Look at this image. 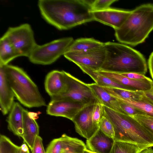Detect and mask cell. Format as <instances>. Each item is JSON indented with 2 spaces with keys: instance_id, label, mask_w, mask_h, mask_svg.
Listing matches in <instances>:
<instances>
[{
  "instance_id": "cell-1",
  "label": "cell",
  "mask_w": 153,
  "mask_h": 153,
  "mask_svg": "<svg viewBox=\"0 0 153 153\" xmlns=\"http://www.w3.org/2000/svg\"><path fill=\"white\" fill-rule=\"evenodd\" d=\"M38 5L45 21L59 30L94 21L90 0H39Z\"/></svg>"
},
{
  "instance_id": "cell-2",
  "label": "cell",
  "mask_w": 153,
  "mask_h": 153,
  "mask_svg": "<svg viewBox=\"0 0 153 153\" xmlns=\"http://www.w3.org/2000/svg\"><path fill=\"white\" fill-rule=\"evenodd\" d=\"M106 55L101 69L117 73L145 75L147 71L146 59L139 51L121 43L105 42Z\"/></svg>"
},
{
  "instance_id": "cell-3",
  "label": "cell",
  "mask_w": 153,
  "mask_h": 153,
  "mask_svg": "<svg viewBox=\"0 0 153 153\" xmlns=\"http://www.w3.org/2000/svg\"><path fill=\"white\" fill-rule=\"evenodd\" d=\"M153 30V4L140 5L130 14L115 36L120 43L135 46L143 42Z\"/></svg>"
},
{
  "instance_id": "cell-4",
  "label": "cell",
  "mask_w": 153,
  "mask_h": 153,
  "mask_svg": "<svg viewBox=\"0 0 153 153\" xmlns=\"http://www.w3.org/2000/svg\"><path fill=\"white\" fill-rule=\"evenodd\" d=\"M103 112L113 126L115 140L147 147L153 146V135L132 117L103 105Z\"/></svg>"
},
{
  "instance_id": "cell-5",
  "label": "cell",
  "mask_w": 153,
  "mask_h": 153,
  "mask_svg": "<svg viewBox=\"0 0 153 153\" xmlns=\"http://www.w3.org/2000/svg\"><path fill=\"white\" fill-rule=\"evenodd\" d=\"M4 68L15 97L21 104L29 108L46 106L37 86L23 69L9 65Z\"/></svg>"
},
{
  "instance_id": "cell-6",
  "label": "cell",
  "mask_w": 153,
  "mask_h": 153,
  "mask_svg": "<svg viewBox=\"0 0 153 153\" xmlns=\"http://www.w3.org/2000/svg\"><path fill=\"white\" fill-rule=\"evenodd\" d=\"M74 41L73 37H68L37 44L28 57L29 60L36 64H51L64 55Z\"/></svg>"
},
{
  "instance_id": "cell-7",
  "label": "cell",
  "mask_w": 153,
  "mask_h": 153,
  "mask_svg": "<svg viewBox=\"0 0 153 153\" xmlns=\"http://www.w3.org/2000/svg\"><path fill=\"white\" fill-rule=\"evenodd\" d=\"M63 71L67 85L66 89L62 94L51 97V101L68 100L78 102L85 105L100 102L88 84L67 72Z\"/></svg>"
},
{
  "instance_id": "cell-8",
  "label": "cell",
  "mask_w": 153,
  "mask_h": 153,
  "mask_svg": "<svg viewBox=\"0 0 153 153\" xmlns=\"http://www.w3.org/2000/svg\"><path fill=\"white\" fill-rule=\"evenodd\" d=\"M3 35L12 43L20 56L28 57L37 44L33 30L28 23L10 27Z\"/></svg>"
},
{
  "instance_id": "cell-9",
  "label": "cell",
  "mask_w": 153,
  "mask_h": 153,
  "mask_svg": "<svg viewBox=\"0 0 153 153\" xmlns=\"http://www.w3.org/2000/svg\"><path fill=\"white\" fill-rule=\"evenodd\" d=\"M104 46L91 50L66 52L63 55L77 66H82L97 70L101 68L105 59Z\"/></svg>"
},
{
  "instance_id": "cell-10",
  "label": "cell",
  "mask_w": 153,
  "mask_h": 153,
  "mask_svg": "<svg viewBox=\"0 0 153 153\" xmlns=\"http://www.w3.org/2000/svg\"><path fill=\"white\" fill-rule=\"evenodd\" d=\"M96 104L84 107L72 121L76 132L87 140L90 139L99 129L94 125L92 119V114Z\"/></svg>"
},
{
  "instance_id": "cell-11",
  "label": "cell",
  "mask_w": 153,
  "mask_h": 153,
  "mask_svg": "<svg viewBox=\"0 0 153 153\" xmlns=\"http://www.w3.org/2000/svg\"><path fill=\"white\" fill-rule=\"evenodd\" d=\"M92 12L94 21L110 26L115 30L121 27L131 11L109 7L103 10Z\"/></svg>"
},
{
  "instance_id": "cell-12",
  "label": "cell",
  "mask_w": 153,
  "mask_h": 153,
  "mask_svg": "<svg viewBox=\"0 0 153 153\" xmlns=\"http://www.w3.org/2000/svg\"><path fill=\"white\" fill-rule=\"evenodd\" d=\"M85 106L68 100L51 101L47 105L46 113L50 115L64 117L72 121L77 114Z\"/></svg>"
},
{
  "instance_id": "cell-13",
  "label": "cell",
  "mask_w": 153,
  "mask_h": 153,
  "mask_svg": "<svg viewBox=\"0 0 153 153\" xmlns=\"http://www.w3.org/2000/svg\"><path fill=\"white\" fill-rule=\"evenodd\" d=\"M96 71L133 91H147L151 88L153 83V81L152 79H134L127 77L114 72L101 69Z\"/></svg>"
},
{
  "instance_id": "cell-14",
  "label": "cell",
  "mask_w": 153,
  "mask_h": 153,
  "mask_svg": "<svg viewBox=\"0 0 153 153\" xmlns=\"http://www.w3.org/2000/svg\"><path fill=\"white\" fill-rule=\"evenodd\" d=\"M28 111L27 110L23 111V130L22 138L31 151L36 137L39 136V128L35 119L36 115Z\"/></svg>"
},
{
  "instance_id": "cell-15",
  "label": "cell",
  "mask_w": 153,
  "mask_h": 153,
  "mask_svg": "<svg viewBox=\"0 0 153 153\" xmlns=\"http://www.w3.org/2000/svg\"><path fill=\"white\" fill-rule=\"evenodd\" d=\"M45 91L51 97L64 93L67 88L63 71L53 70L46 75L45 81Z\"/></svg>"
},
{
  "instance_id": "cell-16",
  "label": "cell",
  "mask_w": 153,
  "mask_h": 153,
  "mask_svg": "<svg viewBox=\"0 0 153 153\" xmlns=\"http://www.w3.org/2000/svg\"><path fill=\"white\" fill-rule=\"evenodd\" d=\"M14 97L6 78L4 66L0 65V109L4 115L10 112L14 102Z\"/></svg>"
},
{
  "instance_id": "cell-17",
  "label": "cell",
  "mask_w": 153,
  "mask_h": 153,
  "mask_svg": "<svg viewBox=\"0 0 153 153\" xmlns=\"http://www.w3.org/2000/svg\"><path fill=\"white\" fill-rule=\"evenodd\" d=\"M115 140L99 129L89 139L86 146L90 151L95 153H110Z\"/></svg>"
},
{
  "instance_id": "cell-18",
  "label": "cell",
  "mask_w": 153,
  "mask_h": 153,
  "mask_svg": "<svg viewBox=\"0 0 153 153\" xmlns=\"http://www.w3.org/2000/svg\"><path fill=\"white\" fill-rule=\"evenodd\" d=\"M24 108L18 102H14L7 118L8 128L15 135L23 136V111Z\"/></svg>"
},
{
  "instance_id": "cell-19",
  "label": "cell",
  "mask_w": 153,
  "mask_h": 153,
  "mask_svg": "<svg viewBox=\"0 0 153 153\" xmlns=\"http://www.w3.org/2000/svg\"><path fill=\"white\" fill-rule=\"evenodd\" d=\"M88 85L100 102L103 105L117 112L125 114L120 108L118 101L103 88L95 83L88 84Z\"/></svg>"
},
{
  "instance_id": "cell-20",
  "label": "cell",
  "mask_w": 153,
  "mask_h": 153,
  "mask_svg": "<svg viewBox=\"0 0 153 153\" xmlns=\"http://www.w3.org/2000/svg\"><path fill=\"white\" fill-rule=\"evenodd\" d=\"M117 101L132 106L145 114L153 116V104L144 96L141 100H132L123 98L119 96L109 87H102Z\"/></svg>"
},
{
  "instance_id": "cell-21",
  "label": "cell",
  "mask_w": 153,
  "mask_h": 153,
  "mask_svg": "<svg viewBox=\"0 0 153 153\" xmlns=\"http://www.w3.org/2000/svg\"><path fill=\"white\" fill-rule=\"evenodd\" d=\"M78 67L84 73L89 76L96 83L101 87L117 88L131 90L101 74L95 70L84 66Z\"/></svg>"
},
{
  "instance_id": "cell-22",
  "label": "cell",
  "mask_w": 153,
  "mask_h": 153,
  "mask_svg": "<svg viewBox=\"0 0 153 153\" xmlns=\"http://www.w3.org/2000/svg\"><path fill=\"white\" fill-rule=\"evenodd\" d=\"M20 56L9 39L4 35L0 39V65H8Z\"/></svg>"
},
{
  "instance_id": "cell-23",
  "label": "cell",
  "mask_w": 153,
  "mask_h": 153,
  "mask_svg": "<svg viewBox=\"0 0 153 153\" xmlns=\"http://www.w3.org/2000/svg\"><path fill=\"white\" fill-rule=\"evenodd\" d=\"M104 44L93 38L78 39L73 41L66 52L95 49L104 46Z\"/></svg>"
},
{
  "instance_id": "cell-24",
  "label": "cell",
  "mask_w": 153,
  "mask_h": 153,
  "mask_svg": "<svg viewBox=\"0 0 153 153\" xmlns=\"http://www.w3.org/2000/svg\"><path fill=\"white\" fill-rule=\"evenodd\" d=\"M62 143L63 153H84L87 149L82 140L68 136L65 134L61 137Z\"/></svg>"
},
{
  "instance_id": "cell-25",
  "label": "cell",
  "mask_w": 153,
  "mask_h": 153,
  "mask_svg": "<svg viewBox=\"0 0 153 153\" xmlns=\"http://www.w3.org/2000/svg\"><path fill=\"white\" fill-rule=\"evenodd\" d=\"M147 148L148 147L129 142L115 140L110 153H139Z\"/></svg>"
},
{
  "instance_id": "cell-26",
  "label": "cell",
  "mask_w": 153,
  "mask_h": 153,
  "mask_svg": "<svg viewBox=\"0 0 153 153\" xmlns=\"http://www.w3.org/2000/svg\"><path fill=\"white\" fill-rule=\"evenodd\" d=\"M110 88L115 93L125 99L132 100H141L144 97V91L129 90L117 88Z\"/></svg>"
},
{
  "instance_id": "cell-27",
  "label": "cell",
  "mask_w": 153,
  "mask_h": 153,
  "mask_svg": "<svg viewBox=\"0 0 153 153\" xmlns=\"http://www.w3.org/2000/svg\"><path fill=\"white\" fill-rule=\"evenodd\" d=\"M19 146L4 135L0 136V153H18Z\"/></svg>"
},
{
  "instance_id": "cell-28",
  "label": "cell",
  "mask_w": 153,
  "mask_h": 153,
  "mask_svg": "<svg viewBox=\"0 0 153 153\" xmlns=\"http://www.w3.org/2000/svg\"><path fill=\"white\" fill-rule=\"evenodd\" d=\"M131 116L136 120L153 135V116L145 114Z\"/></svg>"
},
{
  "instance_id": "cell-29",
  "label": "cell",
  "mask_w": 153,
  "mask_h": 153,
  "mask_svg": "<svg viewBox=\"0 0 153 153\" xmlns=\"http://www.w3.org/2000/svg\"><path fill=\"white\" fill-rule=\"evenodd\" d=\"M99 129L107 135L114 138V131L113 126L108 119L103 115L100 123Z\"/></svg>"
},
{
  "instance_id": "cell-30",
  "label": "cell",
  "mask_w": 153,
  "mask_h": 153,
  "mask_svg": "<svg viewBox=\"0 0 153 153\" xmlns=\"http://www.w3.org/2000/svg\"><path fill=\"white\" fill-rule=\"evenodd\" d=\"M117 0H92L91 4V11H99L105 10L110 7V6Z\"/></svg>"
},
{
  "instance_id": "cell-31",
  "label": "cell",
  "mask_w": 153,
  "mask_h": 153,
  "mask_svg": "<svg viewBox=\"0 0 153 153\" xmlns=\"http://www.w3.org/2000/svg\"><path fill=\"white\" fill-rule=\"evenodd\" d=\"M103 115V105L100 102H98L95 105L92 114L93 124L98 128Z\"/></svg>"
},
{
  "instance_id": "cell-32",
  "label": "cell",
  "mask_w": 153,
  "mask_h": 153,
  "mask_svg": "<svg viewBox=\"0 0 153 153\" xmlns=\"http://www.w3.org/2000/svg\"><path fill=\"white\" fill-rule=\"evenodd\" d=\"M46 153H63V148L61 137L54 139L47 148Z\"/></svg>"
},
{
  "instance_id": "cell-33",
  "label": "cell",
  "mask_w": 153,
  "mask_h": 153,
  "mask_svg": "<svg viewBox=\"0 0 153 153\" xmlns=\"http://www.w3.org/2000/svg\"><path fill=\"white\" fill-rule=\"evenodd\" d=\"M118 102L120 108L126 115L133 116L137 114H145L131 105L119 101Z\"/></svg>"
},
{
  "instance_id": "cell-34",
  "label": "cell",
  "mask_w": 153,
  "mask_h": 153,
  "mask_svg": "<svg viewBox=\"0 0 153 153\" xmlns=\"http://www.w3.org/2000/svg\"><path fill=\"white\" fill-rule=\"evenodd\" d=\"M31 151L32 153H46L43 144L42 138L39 135L36 137Z\"/></svg>"
},
{
  "instance_id": "cell-35",
  "label": "cell",
  "mask_w": 153,
  "mask_h": 153,
  "mask_svg": "<svg viewBox=\"0 0 153 153\" xmlns=\"http://www.w3.org/2000/svg\"><path fill=\"white\" fill-rule=\"evenodd\" d=\"M119 74L127 77L134 79L142 80L147 79L151 80L150 78L146 76L145 75L135 73H117Z\"/></svg>"
},
{
  "instance_id": "cell-36",
  "label": "cell",
  "mask_w": 153,
  "mask_h": 153,
  "mask_svg": "<svg viewBox=\"0 0 153 153\" xmlns=\"http://www.w3.org/2000/svg\"><path fill=\"white\" fill-rule=\"evenodd\" d=\"M144 92V97L150 102L153 104V83L150 89Z\"/></svg>"
},
{
  "instance_id": "cell-37",
  "label": "cell",
  "mask_w": 153,
  "mask_h": 153,
  "mask_svg": "<svg viewBox=\"0 0 153 153\" xmlns=\"http://www.w3.org/2000/svg\"><path fill=\"white\" fill-rule=\"evenodd\" d=\"M148 65L150 74L153 81V51L149 57Z\"/></svg>"
},
{
  "instance_id": "cell-38",
  "label": "cell",
  "mask_w": 153,
  "mask_h": 153,
  "mask_svg": "<svg viewBox=\"0 0 153 153\" xmlns=\"http://www.w3.org/2000/svg\"><path fill=\"white\" fill-rule=\"evenodd\" d=\"M18 153H30L27 145L24 143L19 146Z\"/></svg>"
},
{
  "instance_id": "cell-39",
  "label": "cell",
  "mask_w": 153,
  "mask_h": 153,
  "mask_svg": "<svg viewBox=\"0 0 153 153\" xmlns=\"http://www.w3.org/2000/svg\"><path fill=\"white\" fill-rule=\"evenodd\" d=\"M139 153H153V149L151 147L147 148L142 150Z\"/></svg>"
},
{
  "instance_id": "cell-40",
  "label": "cell",
  "mask_w": 153,
  "mask_h": 153,
  "mask_svg": "<svg viewBox=\"0 0 153 153\" xmlns=\"http://www.w3.org/2000/svg\"><path fill=\"white\" fill-rule=\"evenodd\" d=\"M84 153H95L93 152L88 149H86L85 150Z\"/></svg>"
}]
</instances>
